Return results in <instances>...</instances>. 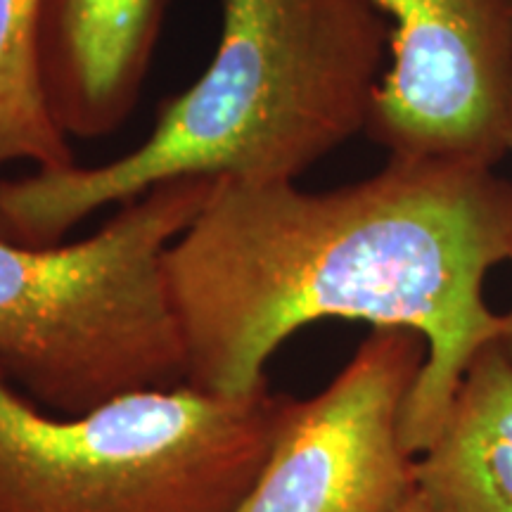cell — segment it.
Wrapping results in <instances>:
<instances>
[{"mask_svg": "<svg viewBox=\"0 0 512 512\" xmlns=\"http://www.w3.org/2000/svg\"><path fill=\"white\" fill-rule=\"evenodd\" d=\"M510 259L512 183L494 166L387 157L366 181L323 192L219 178L164 256L185 384L259 392L268 358L320 320L413 330L427 356L403 441L418 456L472 358L503 337L484 283Z\"/></svg>", "mask_w": 512, "mask_h": 512, "instance_id": "1", "label": "cell"}, {"mask_svg": "<svg viewBox=\"0 0 512 512\" xmlns=\"http://www.w3.org/2000/svg\"><path fill=\"white\" fill-rule=\"evenodd\" d=\"M387 62L389 22L370 0H221L207 69L159 105L143 143L0 181V240L60 245L98 209L178 178L297 183L366 131Z\"/></svg>", "mask_w": 512, "mask_h": 512, "instance_id": "2", "label": "cell"}, {"mask_svg": "<svg viewBox=\"0 0 512 512\" xmlns=\"http://www.w3.org/2000/svg\"><path fill=\"white\" fill-rule=\"evenodd\" d=\"M216 181L159 183L69 245L0 240V373L55 415L185 384L164 256Z\"/></svg>", "mask_w": 512, "mask_h": 512, "instance_id": "3", "label": "cell"}, {"mask_svg": "<svg viewBox=\"0 0 512 512\" xmlns=\"http://www.w3.org/2000/svg\"><path fill=\"white\" fill-rule=\"evenodd\" d=\"M283 403L178 384L55 415L0 373V512H233Z\"/></svg>", "mask_w": 512, "mask_h": 512, "instance_id": "4", "label": "cell"}, {"mask_svg": "<svg viewBox=\"0 0 512 512\" xmlns=\"http://www.w3.org/2000/svg\"><path fill=\"white\" fill-rule=\"evenodd\" d=\"M427 347L373 328L323 392L285 396L271 451L233 512H396L415 491L403 418Z\"/></svg>", "mask_w": 512, "mask_h": 512, "instance_id": "5", "label": "cell"}, {"mask_svg": "<svg viewBox=\"0 0 512 512\" xmlns=\"http://www.w3.org/2000/svg\"><path fill=\"white\" fill-rule=\"evenodd\" d=\"M389 64L368 136L389 157L494 166L512 147V0H370Z\"/></svg>", "mask_w": 512, "mask_h": 512, "instance_id": "6", "label": "cell"}, {"mask_svg": "<svg viewBox=\"0 0 512 512\" xmlns=\"http://www.w3.org/2000/svg\"><path fill=\"white\" fill-rule=\"evenodd\" d=\"M169 0H38L36 69L69 140H100L131 119Z\"/></svg>", "mask_w": 512, "mask_h": 512, "instance_id": "7", "label": "cell"}, {"mask_svg": "<svg viewBox=\"0 0 512 512\" xmlns=\"http://www.w3.org/2000/svg\"><path fill=\"white\" fill-rule=\"evenodd\" d=\"M413 479L434 512H512V361L501 342L472 358Z\"/></svg>", "mask_w": 512, "mask_h": 512, "instance_id": "8", "label": "cell"}, {"mask_svg": "<svg viewBox=\"0 0 512 512\" xmlns=\"http://www.w3.org/2000/svg\"><path fill=\"white\" fill-rule=\"evenodd\" d=\"M38 0H0V166H74L72 140L50 119L36 69Z\"/></svg>", "mask_w": 512, "mask_h": 512, "instance_id": "9", "label": "cell"}, {"mask_svg": "<svg viewBox=\"0 0 512 512\" xmlns=\"http://www.w3.org/2000/svg\"><path fill=\"white\" fill-rule=\"evenodd\" d=\"M510 152H512V147H510ZM510 264H512V259H510ZM503 323H505V330H503V337L498 339V342H501L503 351L512 361V304H510V311L503 313Z\"/></svg>", "mask_w": 512, "mask_h": 512, "instance_id": "10", "label": "cell"}, {"mask_svg": "<svg viewBox=\"0 0 512 512\" xmlns=\"http://www.w3.org/2000/svg\"><path fill=\"white\" fill-rule=\"evenodd\" d=\"M396 512H434V510H432L430 505H427L425 501H422V498H420V496L415 494V491H413V494L408 496V501L403 503L401 508L396 510Z\"/></svg>", "mask_w": 512, "mask_h": 512, "instance_id": "11", "label": "cell"}]
</instances>
